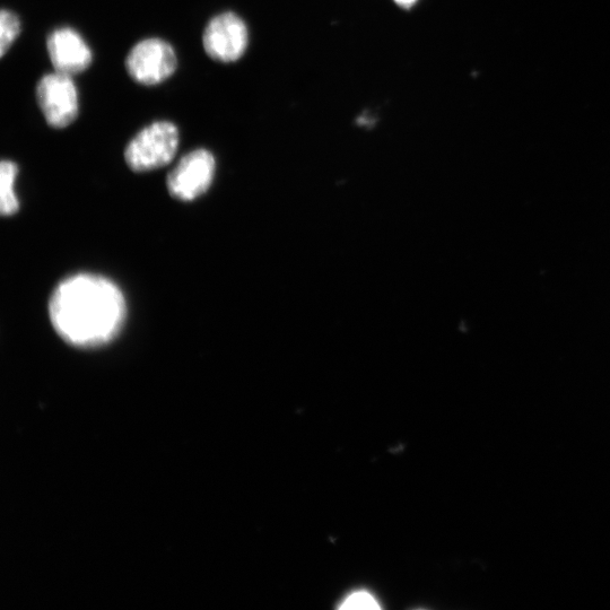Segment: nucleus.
<instances>
[{"mask_svg":"<svg viewBox=\"0 0 610 610\" xmlns=\"http://www.w3.org/2000/svg\"><path fill=\"white\" fill-rule=\"evenodd\" d=\"M37 100L43 117L52 128L72 125L80 112L77 87L72 76L47 74L37 85Z\"/></svg>","mask_w":610,"mask_h":610,"instance_id":"nucleus-4","label":"nucleus"},{"mask_svg":"<svg viewBox=\"0 0 610 610\" xmlns=\"http://www.w3.org/2000/svg\"><path fill=\"white\" fill-rule=\"evenodd\" d=\"M341 609H380V605L376 597H374L369 591H355L352 592L351 595H348L344 600L341 606Z\"/></svg>","mask_w":610,"mask_h":610,"instance_id":"nucleus-10","label":"nucleus"},{"mask_svg":"<svg viewBox=\"0 0 610 610\" xmlns=\"http://www.w3.org/2000/svg\"><path fill=\"white\" fill-rule=\"evenodd\" d=\"M126 300L108 278L81 274L61 282L49 302L52 326L65 342L76 347L106 345L126 320Z\"/></svg>","mask_w":610,"mask_h":610,"instance_id":"nucleus-1","label":"nucleus"},{"mask_svg":"<svg viewBox=\"0 0 610 610\" xmlns=\"http://www.w3.org/2000/svg\"><path fill=\"white\" fill-rule=\"evenodd\" d=\"M249 34L246 23L234 13L213 17L203 34L206 54L221 63H233L246 52Z\"/></svg>","mask_w":610,"mask_h":610,"instance_id":"nucleus-6","label":"nucleus"},{"mask_svg":"<svg viewBox=\"0 0 610 610\" xmlns=\"http://www.w3.org/2000/svg\"><path fill=\"white\" fill-rule=\"evenodd\" d=\"M47 49L55 72L73 76L86 71L92 64V50L80 33L72 28L52 31Z\"/></svg>","mask_w":610,"mask_h":610,"instance_id":"nucleus-7","label":"nucleus"},{"mask_svg":"<svg viewBox=\"0 0 610 610\" xmlns=\"http://www.w3.org/2000/svg\"><path fill=\"white\" fill-rule=\"evenodd\" d=\"M396 3L399 6H403V7H411L416 3V0H396Z\"/></svg>","mask_w":610,"mask_h":610,"instance_id":"nucleus-11","label":"nucleus"},{"mask_svg":"<svg viewBox=\"0 0 610 610\" xmlns=\"http://www.w3.org/2000/svg\"><path fill=\"white\" fill-rule=\"evenodd\" d=\"M126 68L130 77L138 84L159 85L176 73L178 57L167 41L158 38L145 39L130 50Z\"/></svg>","mask_w":610,"mask_h":610,"instance_id":"nucleus-3","label":"nucleus"},{"mask_svg":"<svg viewBox=\"0 0 610 610\" xmlns=\"http://www.w3.org/2000/svg\"><path fill=\"white\" fill-rule=\"evenodd\" d=\"M19 167L12 162L4 160L0 164V209L4 216H11L19 211L20 203L15 194V180Z\"/></svg>","mask_w":610,"mask_h":610,"instance_id":"nucleus-8","label":"nucleus"},{"mask_svg":"<svg viewBox=\"0 0 610 610\" xmlns=\"http://www.w3.org/2000/svg\"><path fill=\"white\" fill-rule=\"evenodd\" d=\"M216 162L213 154L204 148L183 156L169 173L170 194L182 202H191L206 193L215 176Z\"/></svg>","mask_w":610,"mask_h":610,"instance_id":"nucleus-5","label":"nucleus"},{"mask_svg":"<svg viewBox=\"0 0 610 610\" xmlns=\"http://www.w3.org/2000/svg\"><path fill=\"white\" fill-rule=\"evenodd\" d=\"M179 139V130L172 122H153L128 144L125 151L126 163L135 172L163 168L176 156Z\"/></svg>","mask_w":610,"mask_h":610,"instance_id":"nucleus-2","label":"nucleus"},{"mask_svg":"<svg viewBox=\"0 0 610 610\" xmlns=\"http://www.w3.org/2000/svg\"><path fill=\"white\" fill-rule=\"evenodd\" d=\"M21 22L19 17L11 11L3 10L0 13V56L4 57L11 49L17 37L20 36Z\"/></svg>","mask_w":610,"mask_h":610,"instance_id":"nucleus-9","label":"nucleus"}]
</instances>
